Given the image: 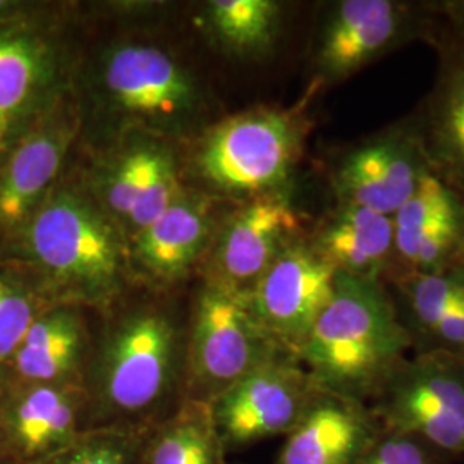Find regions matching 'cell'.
<instances>
[{"instance_id": "30bf717a", "label": "cell", "mask_w": 464, "mask_h": 464, "mask_svg": "<svg viewBox=\"0 0 464 464\" xmlns=\"http://www.w3.org/2000/svg\"><path fill=\"white\" fill-rule=\"evenodd\" d=\"M430 172L415 119L408 117L346 150L332 169V189L337 203L392 217Z\"/></svg>"}, {"instance_id": "d6986e66", "label": "cell", "mask_w": 464, "mask_h": 464, "mask_svg": "<svg viewBox=\"0 0 464 464\" xmlns=\"http://www.w3.org/2000/svg\"><path fill=\"white\" fill-rule=\"evenodd\" d=\"M310 243L339 274L385 282L394 268L392 217L363 207L337 203Z\"/></svg>"}, {"instance_id": "e0dca14e", "label": "cell", "mask_w": 464, "mask_h": 464, "mask_svg": "<svg viewBox=\"0 0 464 464\" xmlns=\"http://www.w3.org/2000/svg\"><path fill=\"white\" fill-rule=\"evenodd\" d=\"M381 430L366 402L322 389L272 464H356Z\"/></svg>"}, {"instance_id": "8fae6325", "label": "cell", "mask_w": 464, "mask_h": 464, "mask_svg": "<svg viewBox=\"0 0 464 464\" xmlns=\"http://www.w3.org/2000/svg\"><path fill=\"white\" fill-rule=\"evenodd\" d=\"M102 86L119 114L155 130L183 128L199 107L195 78L172 55L147 44L111 50Z\"/></svg>"}, {"instance_id": "7c38bea8", "label": "cell", "mask_w": 464, "mask_h": 464, "mask_svg": "<svg viewBox=\"0 0 464 464\" xmlns=\"http://www.w3.org/2000/svg\"><path fill=\"white\" fill-rule=\"evenodd\" d=\"M63 50L44 21L0 24V157L63 97Z\"/></svg>"}, {"instance_id": "d6a6232c", "label": "cell", "mask_w": 464, "mask_h": 464, "mask_svg": "<svg viewBox=\"0 0 464 464\" xmlns=\"http://www.w3.org/2000/svg\"><path fill=\"white\" fill-rule=\"evenodd\" d=\"M463 199H464V195H463ZM463 260H464V248H463Z\"/></svg>"}, {"instance_id": "ba28073f", "label": "cell", "mask_w": 464, "mask_h": 464, "mask_svg": "<svg viewBox=\"0 0 464 464\" xmlns=\"http://www.w3.org/2000/svg\"><path fill=\"white\" fill-rule=\"evenodd\" d=\"M425 7L399 0H341L324 19L315 49L316 76L341 83L392 50L433 36Z\"/></svg>"}, {"instance_id": "7a4b0ae2", "label": "cell", "mask_w": 464, "mask_h": 464, "mask_svg": "<svg viewBox=\"0 0 464 464\" xmlns=\"http://www.w3.org/2000/svg\"><path fill=\"white\" fill-rule=\"evenodd\" d=\"M186 332L170 310L138 304L112 316L84 375L88 430H151L184 401Z\"/></svg>"}, {"instance_id": "52a82bcc", "label": "cell", "mask_w": 464, "mask_h": 464, "mask_svg": "<svg viewBox=\"0 0 464 464\" xmlns=\"http://www.w3.org/2000/svg\"><path fill=\"white\" fill-rule=\"evenodd\" d=\"M322 387L293 353H281L210 402L227 452L287 437L312 408Z\"/></svg>"}, {"instance_id": "f546056e", "label": "cell", "mask_w": 464, "mask_h": 464, "mask_svg": "<svg viewBox=\"0 0 464 464\" xmlns=\"http://www.w3.org/2000/svg\"><path fill=\"white\" fill-rule=\"evenodd\" d=\"M425 351H446L464 358V282L458 287Z\"/></svg>"}, {"instance_id": "484cf974", "label": "cell", "mask_w": 464, "mask_h": 464, "mask_svg": "<svg viewBox=\"0 0 464 464\" xmlns=\"http://www.w3.org/2000/svg\"><path fill=\"white\" fill-rule=\"evenodd\" d=\"M49 304L19 266L0 260V394L17 348Z\"/></svg>"}, {"instance_id": "603a6c76", "label": "cell", "mask_w": 464, "mask_h": 464, "mask_svg": "<svg viewBox=\"0 0 464 464\" xmlns=\"http://www.w3.org/2000/svg\"><path fill=\"white\" fill-rule=\"evenodd\" d=\"M218 42L243 57H260L274 49L282 7L274 0H216L207 7Z\"/></svg>"}, {"instance_id": "9c48e42d", "label": "cell", "mask_w": 464, "mask_h": 464, "mask_svg": "<svg viewBox=\"0 0 464 464\" xmlns=\"http://www.w3.org/2000/svg\"><path fill=\"white\" fill-rule=\"evenodd\" d=\"M76 134L78 116L63 95L0 157V255L61 181Z\"/></svg>"}, {"instance_id": "d4e9b609", "label": "cell", "mask_w": 464, "mask_h": 464, "mask_svg": "<svg viewBox=\"0 0 464 464\" xmlns=\"http://www.w3.org/2000/svg\"><path fill=\"white\" fill-rule=\"evenodd\" d=\"M172 157L157 143H134L122 150L102 178V207L124 227L145 198L159 169Z\"/></svg>"}, {"instance_id": "5bb4252c", "label": "cell", "mask_w": 464, "mask_h": 464, "mask_svg": "<svg viewBox=\"0 0 464 464\" xmlns=\"http://www.w3.org/2000/svg\"><path fill=\"white\" fill-rule=\"evenodd\" d=\"M0 421L11 464H40L88 431L80 383L13 387L0 394Z\"/></svg>"}, {"instance_id": "83f0119b", "label": "cell", "mask_w": 464, "mask_h": 464, "mask_svg": "<svg viewBox=\"0 0 464 464\" xmlns=\"http://www.w3.org/2000/svg\"><path fill=\"white\" fill-rule=\"evenodd\" d=\"M463 248L464 210L459 216L437 220L433 226H430L423 234L421 241L418 243L410 266L401 274L444 272L450 266L463 262Z\"/></svg>"}, {"instance_id": "8992f818", "label": "cell", "mask_w": 464, "mask_h": 464, "mask_svg": "<svg viewBox=\"0 0 464 464\" xmlns=\"http://www.w3.org/2000/svg\"><path fill=\"white\" fill-rule=\"evenodd\" d=\"M382 429L410 435L449 463L464 461V358L415 351L368 402Z\"/></svg>"}, {"instance_id": "5b68a950", "label": "cell", "mask_w": 464, "mask_h": 464, "mask_svg": "<svg viewBox=\"0 0 464 464\" xmlns=\"http://www.w3.org/2000/svg\"><path fill=\"white\" fill-rule=\"evenodd\" d=\"M281 353L285 349L262 327L248 295L210 281L199 291L186 331L184 399L210 404Z\"/></svg>"}, {"instance_id": "cb8c5ba5", "label": "cell", "mask_w": 464, "mask_h": 464, "mask_svg": "<svg viewBox=\"0 0 464 464\" xmlns=\"http://www.w3.org/2000/svg\"><path fill=\"white\" fill-rule=\"evenodd\" d=\"M463 210V197L431 172L427 174L416 186L413 195L392 216L394 268L387 281L408 268L418 243L430 226L437 220L459 216Z\"/></svg>"}, {"instance_id": "f1b7e54d", "label": "cell", "mask_w": 464, "mask_h": 464, "mask_svg": "<svg viewBox=\"0 0 464 464\" xmlns=\"http://www.w3.org/2000/svg\"><path fill=\"white\" fill-rule=\"evenodd\" d=\"M356 464H454L410 435L382 429Z\"/></svg>"}, {"instance_id": "6da1fadb", "label": "cell", "mask_w": 464, "mask_h": 464, "mask_svg": "<svg viewBox=\"0 0 464 464\" xmlns=\"http://www.w3.org/2000/svg\"><path fill=\"white\" fill-rule=\"evenodd\" d=\"M128 255L103 207L59 181L0 260L19 266L50 304L111 310L128 284Z\"/></svg>"}, {"instance_id": "44dd1931", "label": "cell", "mask_w": 464, "mask_h": 464, "mask_svg": "<svg viewBox=\"0 0 464 464\" xmlns=\"http://www.w3.org/2000/svg\"><path fill=\"white\" fill-rule=\"evenodd\" d=\"M208 402L184 399L147 433L140 464H229Z\"/></svg>"}, {"instance_id": "4316f807", "label": "cell", "mask_w": 464, "mask_h": 464, "mask_svg": "<svg viewBox=\"0 0 464 464\" xmlns=\"http://www.w3.org/2000/svg\"><path fill=\"white\" fill-rule=\"evenodd\" d=\"M149 431L93 429L84 431L69 448L40 464H140Z\"/></svg>"}, {"instance_id": "3957f363", "label": "cell", "mask_w": 464, "mask_h": 464, "mask_svg": "<svg viewBox=\"0 0 464 464\" xmlns=\"http://www.w3.org/2000/svg\"><path fill=\"white\" fill-rule=\"evenodd\" d=\"M411 353L385 282L337 274L332 299L296 358L322 389L368 404Z\"/></svg>"}, {"instance_id": "4dcf8cb0", "label": "cell", "mask_w": 464, "mask_h": 464, "mask_svg": "<svg viewBox=\"0 0 464 464\" xmlns=\"http://www.w3.org/2000/svg\"><path fill=\"white\" fill-rule=\"evenodd\" d=\"M439 11L448 21L449 34L464 47V0H446L439 5Z\"/></svg>"}, {"instance_id": "2e32d148", "label": "cell", "mask_w": 464, "mask_h": 464, "mask_svg": "<svg viewBox=\"0 0 464 464\" xmlns=\"http://www.w3.org/2000/svg\"><path fill=\"white\" fill-rule=\"evenodd\" d=\"M83 310L49 304L36 316L11 362L4 391L42 383L84 385L95 341Z\"/></svg>"}, {"instance_id": "277c9868", "label": "cell", "mask_w": 464, "mask_h": 464, "mask_svg": "<svg viewBox=\"0 0 464 464\" xmlns=\"http://www.w3.org/2000/svg\"><path fill=\"white\" fill-rule=\"evenodd\" d=\"M298 111L260 107L217 124L199 145L195 164L217 191L256 198L284 191L304 145Z\"/></svg>"}, {"instance_id": "9a60e30c", "label": "cell", "mask_w": 464, "mask_h": 464, "mask_svg": "<svg viewBox=\"0 0 464 464\" xmlns=\"http://www.w3.org/2000/svg\"><path fill=\"white\" fill-rule=\"evenodd\" d=\"M299 237L298 212L285 191L246 199L220 234L214 281L249 295L282 251Z\"/></svg>"}, {"instance_id": "ffe728a7", "label": "cell", "mask_w": 464, "mask_h": 464, "mask_svg": "<svg viewBox=\"0 0 464 464\" xmlns=\"http://www.w3.org/2000/svg\"><path fill=\"white\" fill-rule=\"evenodd\" d=\"M210 231V201L183 189L164 214L134 234V260L157 284L179 281L207 246Z\"/></svg>"}, {"instance_id": "4fadbf2b", "label": "cell", "mask_w": 464, "mask_h": 464, "mask_svg": "<svg viewBox=\"0 0 464 464\" xmlns=\"http://www.w3.org/2000/svg\"><path fill=\"white\" fill-rule=\"evenodd\" d=\"M337 270L299 237L256 282L249 304L266 334L296 356L335 289Z\"/></svg>"}, {"instance_id": "1f68e13d", "label": "cell", "mask_w": 464, "mask_h": 464, "mask_svg": "<svg viewBox=\"0 0 464 464\" xmlns=\"http://www.w3.org/2000/svg\"><path fill=\"white\" fill-rule=\"evenodd\" d=\"M0 464H11L9 454H7V446H5V437H4V429L0 421Z\"/></svg>"}, {"instance_id": "ac0fdd59", "label": "cell", "mask_w": 464, "mask_h": 464, "mask_svg": "<svg viewBox=\"0 0 464 464\" xmlns=\"http://www.w3.org/2000/svg\"><path fill=\"white\" fill-rule=\"evenodd\" d=\"M440 55L430 95L415 119L431 174L464 195V47L452 36L435 44Z\"/></svg>"}, {"instance_id": "7402d4cb", "label": "cell", "mask_w": 464, "mask_h": 464, "mask_svg": "<svg viewBox=\"0 0 464 464\" xmlns=\"http://www.w3.org/2000/svg\"><path fill=\"white\" fill-rule=\"evenodd\" d=\"M463 282L464 260L444 272H406L385 282L401 322L413 341V353L429 349L433 334Z\"/></svg>"}]
</instances>
